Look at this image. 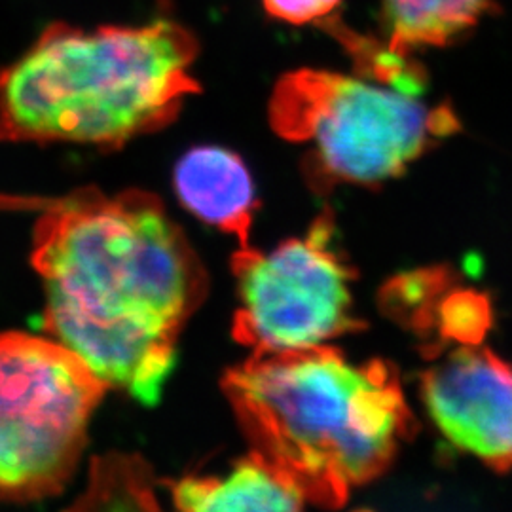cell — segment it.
I'll list each match as a JSON object with an SVG mask.
<instances>
[{
  "instance_id": "obj_10",
  "label": "cell",
  "mask_w": 512,
  "mask_h": 512,
  "mask_svg": "<svg viewBox=\"0 0 512 512\" xmlns=\"http://www.w3.org/2000/svg\"><path fill=\"white\" fill-rule=\"evenodd\" d=\"M494 0H384L387 50L410 57L418 48L444 46L475 27Z\"/></svg>"
},
{
  "instance_id": "obj_5",
  "label": "cell",
  "mask_w": 512,
  "mask_h": 512,
  "mask_svg": "<svg viewBox=\"0 0 512 512\" xmlns=\"http://www.w3.org/2000/svg\"><path fill=\"white\" fill-rule=\"evenodd\" d=\"M109 385L57 340L0 332V499L59 494Z\"/></svg>"
},
{
  "instance_id": "obj_2",
  "label": "cell",
  "mask_w": 512,
  "mask_h": 512,
  "mask_svg": "<svg viewBox=\"0 0 512 512\" xmlns=\"http://www.w3.org/2000/svg\"><path fill=\"white\" fill-rule=\"evenodd\" d=\"M222 391L253 450L325 509L382 475L414 423L393 366L325 344L253 353Z\"/></svg>"
},
{
  "instance_id": "obj_7",
  "label": "cell",
  "mask_w": 512,
  "mask_h": 512,
  "mask_svg": "<svg viewBox=\"0 0 512 512\" xmlns=\"http://www.w3.org/2000/svg\"><path fill=\"white\" fill-rule=\"evenodd\" d=\"M421 395L446 439L497 471L511 469V363L467 344L425 372Z\"/></svg>"
},
{
  "instance_id": "obj_8",
  "label": "cell",
  "mask_w": 512,
  "mask_h": 512,
  "mask_svg": "<svg viewBox=\"0 0 512 512\" xmlns=\"http://www.w3.org/2000/svg\"><path fill=\"white\" fill-rule=\"evenodd\" d=\"M175 188L190 213L236 236L239 247H251L255 188L247 167L234 152L192 148L177 164Z\"/></svg>"
},
{
  "instance_id": "obj_4",
  "label": "cell",
  "mask_w": 512,
  "mask_h": 512,
  "mask_svg": "<svg viewBox=\"0 0 512 512\" xmlns=\"http://www.w3.org/2000/svg\"><path fill=\"white\" fill-rule=\"evenodd\" d=\"M268 116L279 137L310 145L313 169L334 183L399 177L437 137L458 129L452 110L431 109L416 93L315 69L283 74Z\"/></svg>"
},
{
  "instance_id": "obj_11",
  "label": "cell",
  "mask_w": 512,
  "mask_h": 512,
  "mask_svg": "<svg viewBox=\"0 0 512 512\" xmlns=\"http://www.w3.org/2000/svg\"><path fill=\"white\" fill-rule=\"evenodd\" d=\"M486 315L488 310L484 302L476 300L473 294L452 296L442 311V317H444L442 332L446 336H454L456 340L471 344L482 334V329L486 325Z\"/></svg>"
},
{
  "instance_id": "obj_3",
  "label": "cell",
  "mask_w": 512,
  "mask_h": 512,
  "mask_svg": "<svg viewBox=\"0 0 512 512\" xmlns=\"http://www.w3.org/2000/svg\"><path fill=\"white\" fill-rule=\"evenodd\" d=\"M196 37L173 19L93 31L50 25L0 71V141L122 147L200 92Z\"/></svg>"
},
{
  "instance_id": "obj_1",
  "label": "cell",
  "mask_w": 512,
  "mask_h": 512,
  "mask_svg": "<svg viewBox=\"0 0 512 512\" xmlns=\"http://www.w3.org/2000/svg\"><path fill=\"white\" fill-rule=\"evenodd\" d=\"M33 266L44 327L93 372L139 403H158L177 342L207 291L202 262L147 192L50 200L35 226Z\"/></svg>"
},
{
  "instance_id": "obj_9",
  "label": "cell",
  "mask_w": 512,
  "mask_h": 512,
  "mask_svg": "<svg viewBox=\"0 0 512 512\" xmlns=\"http://www.w3.org/2000/svg\"><path fill=\"white\" fill-rule=\"evenodd\" d=\"M181 511H300L306 503L293 482L258 452L224 476H188L171 488Z\"/></svg>"
},
{
  "instance_id": "obj_12",
  "label": "cell",
  "mask_w": 512,
  "mask_h": 512,
  "mask_svg": "<svg viewBox=\"0 0 512 512\" xmlns=\"http://www.w3.org/2000/svg\"><path fill=\"white\" fill-rule=\"evenodd\" d=\"M342 0H262L264 10L275 19L306 25L330 16Z\"/></svg>"
},
{
  "instance_id": "obj_6",
  "label": "cell",
  "mask_w": 512,
  "mask_h": 512,
  "mask_svg": "<svg viewBox=\"0 0 512 512\" xmlns=\"http://www.w3.org/2000/svg\"><path fill=\"white\" fill-rule=\"evenodd\" d=\"M334 222L321 217L304 238L270 253L239 247L232 258L239 306L234 340L253 353L311 348L359 329L351 313L353 272L334 249Z\"/></svg>"
}]
</instances>
